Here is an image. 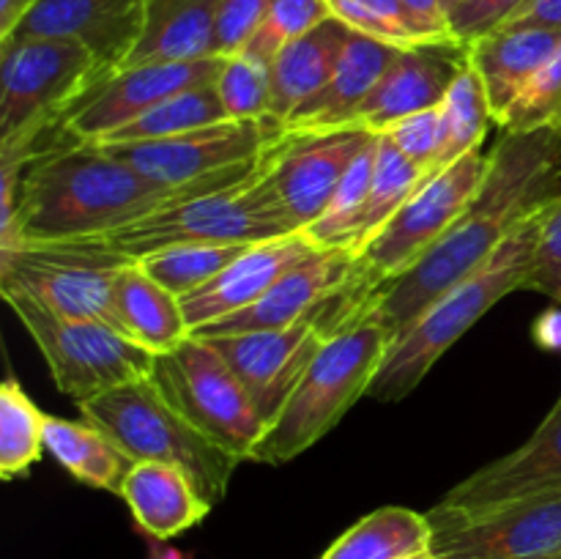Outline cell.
<instances>
[{
    "mask_svg": "<svg viewBox=\"0 0 561 559\" xmlns=\"http://www.w3.org/2000/svg\"><path fill=\"white\" fill-rule=\"evenodd\" d=\"M261 157L214 179L162 186L99 142L64 135L22 168L14 223L0 233V250L99 241L164 206L244 184L257 173Z\"/></svg>",
    "mask_w": 561,
    "mask_h": 559,
    "instance_id": "6da1fadb",
    "label": "cell"
},
{
    "mask_svg": "<svg viewBox=\"0 0 561 559\" xmlns=\"http://www.w3.org/2000/svg\"><path fill=\"white\" fill-rule=\"evenodd\" d=\"M557 195H561V129L504 135L491 151V173L474 203L416 266L370 296L365 321L400 334Z\"/></svg>",
    "mask_w": 561,
    "mask_h": 559,
    "instance_id": "7a4b0ae2",
    "label": "cell"
},
{
    "mask_svg": "<svg viewBox=\"0 0 561 559\" xmlns=\"http://www.w3.org/2000/svg\"><path fill=\"white\" fill-rule=\"evenodd\" d=\"M537 225H540V212L524 219L482 266L444 290L411 327L394 334L387 360L376 381L367 389V398L389 403V400H400L414 392L431 367L496 301H502L513 290H524L531 263H535Z\"/></svg>",
    "mask_w": 561,
    "mask_h": 559,
    "instance_id": "3957f363",
    "label": "cell"
},
{
    "mask_svg": "<svg viewBox=\"0 0 561 559\" xmlns=\"http://www.w3.org/2000/svg\"><path fill=\"white\" fill-rule=\"evenodd\" d=\"M392 340V329L376 321H359L332 334L307 367L305 378L277 420L255 444L250 460L272 466L288 464L321 442L348 414L351 406L365 398L387 360Z\"/></svg>",
    "mask_w": 561,
    "mask_h": 559,
    "instance_id": "277c9868",
    "label": "cell"
},
{
    "mask_svg": "<svg viewBox=\"0 0 561 559\" xmlns=\"http://www.w3.org/2000/svg\"><path fill=\"white\" fill-rule=\"evenodd\" d=\"M77 409L131 460H159L184 469L211 507L222 502L230 477L244 464L179 414L151 376L82 400Z\"/></svg>",
    "mask_w": 561,
    "mask_h": 559,
    "instance_id": "5b68a950",
    "label": "cell"
},
{
    "mask_svg": "<svg viewBox=\"0 0 561 559\" xmlns=\"http://www.w3.org/2000/svg\"><path fill=\"white\" fill-rule=\"evenodd\" d=\"M294 233L288 214L257 168L244 184L164 206L99 241L140 261L179 244H257Z\"/></svg>",
    "mask_w": 561,
    "mask_h": 559,
    "instance_id": "8992f818",
    "label": "cell"
},
{
    "mask_svg": "<svg viewBox=\"0 0 561 559\" xmlns=\"http://www.w3.org/2000/svg\"><path fill=\"white\" fill-rule=\"evenodd\" d=\"M131 261L102 241L16 244L0 250V294H20L58 316L118 329L115 283Z\"/></svg>",
    "mask_w": 561,
    "mask_h": 559,
    "instance_id": "52a82bcc",
    "label": "cell"
},
{
    "mask_svg": "<svg viewBox=\"0 0 561 559\" xmlns=\"http://www.w3.org/2000/svg\"><path fill=\"white\" fill-rule=\"evenodd\" d=\"M3 299L42 351L55 387L75 403L153 373L157 354L110 323L58 316L20 294Z\"/></svg>",
    "mask_w": 561,
    "mask_h": 559,
    "instance_id": "ba28073f",
    "label": "cell"
},
{
    "mask_svg": "<svg viewBox=\"0 0 561 559\" xmlns=\"http://www.w3.org/2000/svg\"><path fill=\"white\" fill-rule=\"evenodd\" d=\"M104 77L96 58L71 38L11 36L0 42V140L60 124L71 102Z\"/></svg>",
    "mask_w": 561,
    "mask_h": 559,
    "instance_id": "9c48e42d",
    "label": "cell"
},
{
    "mask_svg": "<svg viewBox=\"0 0 561 559\" xmlns=\"http://www.w3.org/2000/svg\"><path fill=\"white\" fill-rule=\"evenodd\" d=\"M151 378L197 431L239 460L252 458L266 422L233 367L206 338L190 334L173 351L157 354Z\"/></svg>",
    "mask_w": 561,
    "mask_h": 559,
    "instance_id": "30bf717a",
    "label": "cell"
},
{
    "mask_svg": "<svg viewBox=\"0 0 561 559\" xmlns=\"http://www.w3.org/2000/svg\"><path fill=\"white\" fill-rule=\"evenodd\" d=\"M488 173H491V153L471 151L422 181L420 190L383 225L381 233L359 252L362 274L373 285L370 296L381 285L392 283L416 266L438 244V239L463 217L466 208L480 195Z\"/></svg>",
    "mask_w": 561,
    "mask_h": 559,
    "instance_id": "8fae6325",
    "label": "cell"
},
{
    "mask_svg": "<svg viewBox=\"0 0 561 559\" xmlns=\"http://www.w3.org/2000/svg\"><path fill=\"white\" fill-rule=\"evenodd\" d=\"M283 137V124L274 118H230L222 124L181 132V135L164 137V140L104 148L157 184L184 186L192 181L230 173V170L261 157L266 148H272Z\"/></svg>",
    "mask_w": 561,
    "mask_h": 559,
    "instance_id": "7c38bea8",
    "label": "cell"
},
{
    "mask_svg": "<svg viewBox=\"0 0 561 559\" xmlns=\"http://www.w3.org/2000/svg\"><path fill=\"white\" fill-rule=\"evenodd\" d=\"M222 58L208 55L197 60H162V64H131L104 75L60 115L69 137L99 142L121 126L131 124L164 99L190 88L217 82Z\"/></svg>",
    "mask_w": 561,
    "mask_h": 559,
    "instance_id": "4fadbf2b",
    "label": "cell"
},
{
    "mask_svg": "<svg viewBox=\"0 0 561 559\" xmlns=\"http://www.w3.org/2000/svg\"><path fill=\"white\" fill-rule=\"evenodd\" d=\"M436 559H540L561 546V488L466 518H433Z\"/></svg>",
    "mask_w": 561,
    "mask_h": 559,
    "instance_id": "5bb4252c",
    "label": "cell"
},
{
    "mask_svg": "<svg viewBox=\"0 0 561 559\" xmlns=\"http://www.w3.org/2000/svg\"><path fill=\"white\" fill-rule=\"evenodd\" d=\"M376 132L332 129L285 135L263 151L261 175L288 214L296 233H305L323 214L356 153Z\"/></svg>",
    "mask_w": 561,
    "mask_h": 559,
    "instance_id": "9a60e30c",
    "label": "cell"
},
{
    "mask_svg": "<svg viewBox=\"0 0 561 559\" xmlns=\"http://www.w3.org/2000/svg\"><path fill=\"white\" fill-rule=\"evenodd\" d=\"M206 340L233 367L268 427L329 338L316 321H301L283 329L217 334Z\"/></svg>",
    "mask_w": 561,
    "mask_h": 559,
    "instance_id": "2e32d148",
    "label": "cell"
},
{
    "mask_svg": "<svg viewBox=\"0 0 561 559\" xmlns=\"http://www.w3.org/2000/svg\"><path fill=\"white\" fill-rule=\"evenodd\" d=\"M551 488H561V395L540 427L518 449L458 482L436 507L427 510V515L466 518Z\"/></svg>",
    "mask_w": 561,
    "mask_h": 559,
    "instance_id": "e0dca14e",
    "label": "cell"
},
{
    "mask_svg": "<svg viewBox=\"0 0 561 559\" xmlns=\"http://www.w3.org/2000/svg\"><path fill=\"white\" fill-rule=\"evenodd\" d=\"M466 66H469L466 42H425L400 49L370 96L354 113L348 129L381 135L409 115L442 107L449 88Z\"/></svg>",
    "mask_w": 561,
    "mask_h": 559,
    "instance_id": "ac0fdd59",
    "label": "cell"
},
{
    "mask_svg": "<svg viewBox=\"0 0 561 559\" xmlns=\"http://www.w3.org/2000/svg\"><path fill=\"white\" fill-rule=\"evenodd\" d=\"M146 0H38L14 36L80 42L99 69L113 75L129 66L146 36Z\"/></svg>",
    "mask_w": 561,
    "mask_h": 559,
    "instance_id": "d6986e66",
    "label": "cell"
},
{
    "mask_svg": "<svg viewBox=\"0 0 561 559\" xmlns=\"http://www.w3.org/2000/svg\"><path fill=\"white\" fill-rule=\"evenodd\" d=\"M316 250H321V247L312 244V239L307 233L279 236V239L250 244L228 269H222L211 283H206L203 288H197L195 294L181 299L186 323H190V329L195 332V329L222 321V318L233 316V312L247 310V307L255 305V301L261 299L285 272H288V269H294L296 263H301Z\"/></svg>",
    "mask_w": 561,
    "mask_h": 559,
    "instance_id": "ffe728a7",
    "label": "cell"
},
{
    "mask_svg": "<svg viewBox=\"0 0 561 559\" xmlns=\"http://www.w3.org/2000/svg\"><path fill=\"white\" fill-rule=\"evenodd\" d=\"M398 53L400 47L392 44L351 33L332 80L285 118V135L348 129L354 113L370 96Z\"/></svg>",
    "mask_w": 561,
    "mask_h": 559,
    "instance_id": "44dd1931",
    "label": "cell"
},
{
    "mask_svg": "<svg viewBox=\"0 0 561 559\" xmlns=\"http://www.w3.org/2000/svg\"><path fill=\"white\" fill-rule=\"evenodd\" d=\"M121 499L137 529L151 540H173L211 513V504L201 497L192 477L179 466L159 460H135Z\"/></svg>",
    "mask_w": 561,
    "mask_h": 559,
    "instance_id": "7402d4cb",
    "label": "cell"
},
{
    "mask_svg": "<svg viewBox=\"0 0 561 559\" xmlns=\"http://www.w3.org/2000/svg\"><path fill=\"white\" fill-rule=\"evenodd\" d=\"M559 42L561 31L548 27H499L469 44V64L485 85L496 124Z\"/></svg>",
    "mask_w": 561,
    "mask_h": 559,
    "instance_id": "603a6c76",
    "label": "cell"
},
{
    "mask_svg": "<svg viewBox=\"0 0 561 559\" xmlns=\"http://www.w3.org/2000/svg\"><path fill=\"white\" fill-rule=\"evenodd\" d=\"M351 33L354 31L345 22L329 16L327 22L279 49L277 58L272 60V110L268 115L274 121L285 124V118L301 102L316 96L332 80Z\"/></svg>",
    "mask_w": 561,
    "mask_h": 559,
    "instance_id": "cb8c5ba5",
    "label": "cell"
},
{
    "mask_svg": "<svg viewBox=\"0 0 561 559\" xmlns=\"http://www.w3.org/2000/svg\"><path fill=\"white\" fill-rule=\"evenodd\" d=\"M115 318L118 329L151 354L173 351L192 329L175 294L159 285L140 261H131L115 283Z\"/></svg>",
    "mask_w": 561,
    "mask_h": 559,
    "instance_id": "d4e9b609",
    "label": "cell"
},
{
    "mask_svg": "<svg viewBox=\"0 0 561 559\" xmlns=\"http://www.w3.org/2000/svg\"><path fill=\"white\" fill-rule=\"evenodd\" d=\"M219 9L222 0H146V36L129 66L214 55Z\"/></svg>",
    "mask_w": 561,
    "mask_h": 559,
    "instance_id": "484cf974",
    "label": "cell"
},
{
    "mask_svg": "<svg viewBox=\"0 0 561 559\" xmlns=\"http://www.w3.org/2000/svg\"><path fill=\"white\" fill-rule=\"evenodd\" d=\"M44 447L77 482L118 497L126 475L135 466V460L102 427L88 420H64L47 414Z\"/></svg>",
    "mask_w": 561,
    "mask_h": 559,
    "instance_id": "4316f807",
    "label": "cell"
},
{
    "mask_svg": "<svg viewBox=\"0 0 561 559\" xmlns=\"http://www.w3.org/2000/svg\"><path fill=\"white\" fill-rule=\"evenodd\" d=\"M433 548L427 513L409 507H378L323 551L321 559H405Z\"/></svg>",
    "mask_w": 561,
    "mask_h": 559,
    "instance_id": "83f0119b",
    "label": "cell"
},
{
    "mask_svg": "<svg viewBox=\"0 0 561 559\" xmlns=\"http://www.w3.org/2000/svg\"><path fill=\"white\" fill-rule=\"evenodd\" d=\"M222 121H230V115L225 110L222 99H219L217 82H208V85L190 88V91H181L175 96L164 99L157 107H151L140 118L131 121V124L102 137L99 146H129V142L164 140V137L181 135V132L222 124Z\"/></svg>",
    "mask_w": 561,
    "mask_h": 559,
    "instance_id": "f1b7e54d",
    "label": "cell"
},
{
    "mask_svg": "<svg viewBox=\"0 0 561 559\" xmlns=\"http://www.w3.org/2000/svg\"><path fill=\"white\" fill-rule=\"evenodd\" d=\"M378 137L381 135H373L367 146L356 153L340 186L334 190L329 206L305 230L312 239V244L321 247V250H345L356 255V239H359L362 217H365L367 192H370L373 173H376L378 162Z\"/></svg>",
    "mask_w": 561,
    "mask_h": 559,
    "instance_id": "f546056e",
    "label": "cell"
},
{
    "mask_svg": "<svg viewBox=\"0 0 561 559\" xmlns=\"http://www.w3.org/2000/svg\"><path fill=\"white\" fill-rule=\"evenodd\" d=\"M44 414L14 376L0 384V477H25L44 455Z\"/></svg>",
    "mask_w": 561,
    "mask_h": 559,
    "instance_id": "4dcf8cb0",
    "label": "cell"
},
{
    "mask_svg": "<svg viewBox=\"0 0 561 559\" xmlns=\"http://www.w3.org/2000/svg\"><path fill=\"white\" fill-rule=\"evenodd\" d=\"M442 124L444 142L442 157H438V170L458 162L466 153L480 151V142L485 140L488 129H491V124H496L485 85H482L480 75H477L471 64L460 71L458 80L449 88L447 99L442 102Z\"/></svg>",
    "mask_w": 561,
    "mask_h": 559,
    "instance_id": "1f68e13d",
    "label": "cell"
},
{
    "mask_svg": "<svg viewBox=\"0 0 561 559\" xmlns=\"http://www.w3.org/2000/svg\"><path fill=\"white\" fill-rule=\"evenodd\" d=\"M427 175L414 162L398 151L392 140L381 132L378 137V162L373 173L370 192H367L365 217H362L359 239H356V255L381 233L383 225L403 208V203L420 190Z\"/></svg>",
    "mask_w": 561,
    "mask_h": 559,
    "instance_id": "d6a6232c",
    "label": "cell"
},
{
    "mask_svg": "<svg viewBox=\"0 0 561 559\" xmlns=\"http://www.w3.org/2000/svg\"><path fill=\"white\" fill-rule=\"evenodd\" d=\"M250 244H179L140 258V266L179 299L228 269Z\"/></svg>",
    "mask_w": 561,
    "mask_h": 559,
    "instance_id": "836d02e7",
    "label": "cell"
},
{
    "mask_svg": "<svg viewBox=\"0 0 561 559\" xmlns=\"http://www.w3.org/2000/svg\"><path fill=\"white\" fill-rule=\"evenodd\" d=\"M504 135L561 129V42L551 58L535 71L507 113L499 118Z\"/></svg>",
    "mask_w": 561,
    "mask_h": 559,
    "instance_id": "e575fe53",
    "label": "cell"
},
{
    "mask_svg": "<svg viewBox=\"0 0 561 559\" xmlns=\"http://www.w3.org/2000/svg\"><path fill=\"white\" fill-rule=\"evenodd\" d=\"M217 91L233 121L272 118L268 115V110H272V66L263 64V60L247 53L222 58Z\"/></svg>",
    "mask_w": 561,
    "mask_h": 559,
    "instance_id": "d590c367",
    "label": "cell"
},
{
    "mask_svg": "<svg viewBox=\"0 0 561 559\" xmlns=\"http://www.w3.org/2000/svg\"><path fill=\"white\" fill-rule=\"evenodd\" d=\"M329 16H332L329 0H274L268 14L263 16V22L241 53L272 66L279 49L310 33L312 27L327 22Z\"/></svg>",
    "mask_w": 561,
    "mask_h": 559,
    "instance_id": "8d00e7d4",
    "label": "cell"
},
{
    "mask_svg": "<svg viewBox=\"0 0 561 559\" xmlns=\"http://www.w3.org/2000/svg\"><path fill=\"white\" fill-rule=\"evenodd\" d=\"M329 9H332V16H337L362 36L378 38L400 49L425 44L411 31L398 0H329Z\"/></svg>",
    "mask_w": 561,
    "mask_h": 559,
    "instance_id": "74e56055",
    "label": "cell"
},
{
    "mask_svg": "<svg viewBox=\"0 0 561 559\" xmlns=\"http://www.w3.org/2000/svg\"><path fill=\"white\" fill-rule=\"evenodd\" d=\"M524 290H537L561 305V195L540 208L535 263Z\"/></svg>",
    "mask_w": 561,
    "mask_h": 559,
    "instance_id": "f35d334b",
    "label": "cell"
},
{
    "mask_svg": "<svg viewBox=\"0 0 561 559\" xmlns=\"http://www.w3.org/2000/svg\"><path fill=\"white\" fill-rule=\"evenodd\" d=\"M383 135L398 146L409 162L425 175L438 173V157H442V142H444V124H442V107L422 110V113L409 115V118L398 121L389 126Z\"/></svg>",
    "mask_w": 561,
    "mask_h": 559,
    "instance_id": "ab89813d",
    "label": "cell"
},
{
    "mask_svg": "<svg viewBox=\"0 0 561 559\" xmlns=\"http://www.w3.org/2000/svg\"><path fill=\"white\" fill-rule=\"evenodd\" d=\"M272 3L274 0H222L217 31H214V55L228 58V55L241 53Z\"/></svg>",
    "mask_w": 561,
    "mask_h": 559,
    "instance_id": "60d3db41",
    "label": "cell"
},
{
    "mask_svg": "<svg viewBox=\"0 0 561 559\" xmlns=\"http://www.w3.org/2000/svg\"><path fill=\"white\" fill-rule=\"evenodd\" d=\"M529 0H463L449 14V25L458 42L471 44L485 33L499 31L513 14H518Z\"/></svg>",
    "mask_w": 561,
    "mask_h": 559,
    "instance_id": "b9f144b4",
    "label": "cell"
},
{
    "mask_svg": "<svg viewBox=\"0 0 561 559\" xmlns=\"http://www.w3.org/2000/svg\"><path fill=\"white\" fill-rule=\"evenodd\" d=\"M420 42H458L442 0H398Z\"/></svg>",
    "mask_w": 561,
    "mask_h": 559,
    "instance_id": "7bdbcfd3",
    "label": "cell"
},
{
    "mask_svg": "<svg viewBox=\"0 0 561 559\" xmlns=\"http://www.w3.org/2000/svg\"><path fill=\"white\" fill-rule=\"evenodd\" d=\"M502 27H548V31H561V0H529Z\"/></svg>",
    "mask_w": 561,
    "mask_h": 559,
    "instance_id": "ee69618b",
    "label": "cell"
},
{
    "mask_svg": "<svg viewBox=\"0 0 561 559\" xmlns=\"http://www.w3.org/2000/svg\"><path fill=\"white\" fill-rule=\"evenodd\" d=\"M38 0H0V42L14 36L20 22L33 11Z\"/></svg>",
    "mask_w": 561,
    "mask_h": 559,
    "instance_id": "f6af8a7d",
    "label": "cell"
},
{
    "mask_svg": "<svg viewBox=\"0 0 561 559\" xmlns=\"http://www.w3.org/2000/svg\"><path fill=\"white\" fill-rule=\"evenodd\" d=\"M535 340L546 351H561V310H548L537 318Z\"/></svg>",
    "mask_w": 561,
    "mask_h": 559,
    "instance_id": "bcb514c9",
    "label": "cell"
},
{
    "mask_svg": "<svg viewBox=\"0 0 561 559\" xmlns=\"http://www.w3.org/2000/svg\"><path fill=\"white\" fill-rule=\"evenodd\" d=\"M148 559H192L190 551H181L175 546H157L151 548V557Z\"/></svg>",
    "mask_w": 561,
    "mask_h": 559,
    "instance_id": "7dc6e473",
    "label": "cell"
},
{
    "mask_svg": "<svg viewBox=\"0 0 561 559\" xmlns=\"http://www.w3.org/2000/svg\"><path fill=\"white\" fill-rule=\"evenodd\" d=\"M405 559H436V554H433V548H427V551L411 554V557H405Z\"/></svg>",
    "mask_w": 561,
    "mask_h": 559,
    "instance_id": "c3c4849f",
    "label": "cell"
},
{
    "mask_svg": "<svg viewBox=\"0 0 561 559\" xmlns=\"http://www.w3.org/2000/svg\"><path fill=\"white\" fill-rule=\"evenodd\" d=\"M442 3H444V9H447V11H449V14H453V11H455V9H458V5H460V3H463V0H442Z\"/></svg>",
    "mask_w": 561,
    "mask_h": 559,
    "instance_id": "681fc988",
    "label": "cell"
},
{
    "mask_svg": "<svg viewBox=\"0 0 561 559\" xmlns=\"http://www.w3.org/2000/svg\"><path fill=\"white\" fill-rule=\"evenodd\" d=\"M540 559H561V546L557 548V551H551V554H546V557H540Z\"/></svg>",
    "mask_w": 561,
    "mask_h": 559,
    "instance_id": "f907efd6",
    "label": "cell"
}]
</instances>
